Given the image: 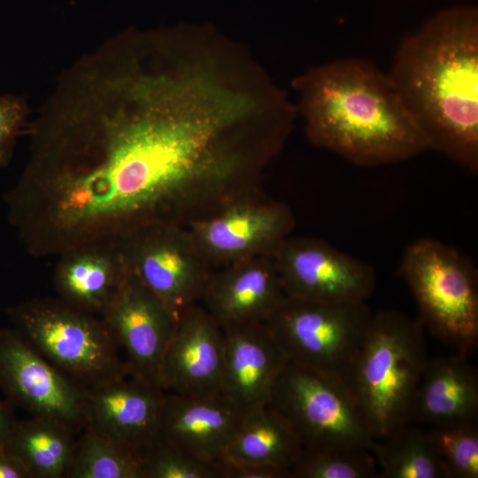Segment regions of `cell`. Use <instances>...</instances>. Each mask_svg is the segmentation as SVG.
I'll use <instances>...</instances> for the list:
<instances>
[{
	"instance_id": "obj_8",
	"label": "cell",
	"mask_w": 478,
	"mask_h": 478,
	"mask_svg": "<svg viewBox=\"0 0 478 478\" xmlns=\"http://www.w3.org/2000/svg\"><path fill=\"white\" fill-rule=\"evenodd\" d=\"M372 314L366 301L324 303L285 297L266 325L289 362L347 383Z\"/></svg>"
},
{
	"instance_id": "obj_12",
	"label": "cell",
	"mask_w": 478,
	"mask_h": 478,
	"mask_svg": "<svg viewBox=\"0 0 478 478\" xmlns=\"http://www.w3.org/2000/svg\"><path fill=\"white\" fill-rule=\"evenodd\" d=\"M0 388L33 417L58 421L73 433L86 427L85 389L35 351L13 328L0 329Z\"/></svg>"
},
{
	"instance_id": "obj_25",
	"label": "cell",
	"mask_w": 478,
	"mask_h": 478,
	"mask_svg": "<svg viewBox=\"0 0 478 478\" xmlns=\"http://www.w3.org/2000/svg\"><path fill=\"white\" fill-rule=\"evenodd\" d=\"M292 478H378L375 458L358 446L303 449L291 467Z\"/></svg>"
},
{
	"instance_id": "obj_16",
	"label": "cell",
	"mask_w": 478,
	"mask_h": 478,
	"mask_svg": "<svg viewBox=\"0 0 478 478\" xmlns=\"http://www.w3.org/2000/svg\"><path fill=\"white\" fill-rule=\"evenodd\" d=\"M274 255L214 269L200 305L221 327L266 323L285 298Z\"/></svg>"
},
{
	"instance_id": "obj_21",
	"label": "cell",
	"mask_w": 478,
	"mask_h": 478,
	"mask_svg": "<svg viewBox=\"0 0 478 478\" xmlns=\"http://www.w3.org/2000/svg\"><path fill=\"white\" fill-rule=\"evenodd\" d=\"M302 450L289 424L266 405L243 413L223 459L291 470Z\"/></svg>"
},
{
	"instance_id": "obj_10",
	"label": "cell",
	"mask_w": 478,
	"mask_h": 478,
	"mask_svg": "<svg viewBox=\"0 0 478 478\" xmlns=\"http://www.w3.org/2000/svg\"><path fill=\"white\" fill-rule=\"evenodd\" d=\"M120 244L132 272L177 319L200 304L214 269L183 225L150 226Z\"/></svg>"
},
{
	"instance_id": "obj_29",
	"label": "cell",
	"mask_w": 478,
	"mask_h": 478,
	"mask_svg": "<svg viewBox=\"0 0 478 478\" xmlns=\"http://www.w3.org/2000/svg\"><path fill=\"white\" fill-rule=\"evenodd\" d=\"M222 478H292L291 470L266 464L221 460Z\"/></svg>"
},
{
	"instance_id": "obj_28",
	"label": "cell",
	"mask_w": 478,
	"mask_h": 478,
	"mask_svg": "<svg viewBox=\"0 0 478 478\" xmlns=\"http://www.w3.org/2000/svg\"><path fill=\"white\" fill-rule=\"evenodd\" d=\"M28 109L15 95H0V167L10 159L16 137L22 131Z\"/></svg>"
},
{
	"instance_id": "obj_14",
	"label": "cell",
	"mask_w": 478,
	"mask_h": 478,
	"mask_svg": "<svg viewBox=\"0 0 478 478\" xmlns=\"http://www.w3.org/2000/svg\"><path fill=\"white\" fill-rule=\"evenodd\" d=\"M223 328L202 305L185 311L164 353L159 388L190 397L220 395L224 364Z\"/></svg>"
},
{
	"instance_id": "obj_23",
	"label": "cell",
	"mask_w": 478,
	"mask_h": 478,
	"mask_svg": "<svg viewBox=\"0 0 478 478\" xmlns=\"http://www.w3.org/2000/svg\"><path fill=\"white\" fill-rule=\"evenodd\" d=\"M381 467V478H448L427 431L401 426L370 449Z\"/></svg>"
},
{
	"instance_id": "obj_7",
	"label": "cell",
	"mask_w": 478,
	"mask_h": 478,
	"mask_svg": "<svg viewBox=\"0 0 478 478\" xmlns=\"http://www.w3.org/2000/svg\"><path fill=\"white\" fill-rule=\"evenodd\" d=\"M267 405L285 419L305 450H370L375 440L345 382L289 361L277 377Z\"/></svg>"
},
{
	"instance_id": "obj_17",
	"label": "cell",
	"mask_w": 478,
	"mask_h": 478,
	"mask_svg": "<svg viewBox=\"0 0 478 478\" xmlns=\"http://www.w3.org/2000/svg\"><path fill=\"white\" fill-rule=\"evenodd\" d=\"M225 337L221 393L243 413L268 404L289 361L266 323L222 328Z\"/></svg>"
},
{
	"instance_id": "obj_15",
	"label": "cell",
	"mask_w": 478,
	"mask_h": 478,
	"mask_svg": "<svg viewBox=\"0 0 478 478\" xmlns=\"http://www.w3.org/2000/svg\"><path fill=\"white\" fill-rule=\"evenodd\" d=\"M164 396L159 387L129 374L85 389L86 426L126 446L137 459L158 430Z\"/></svg>"
},
{
	"instance_id": "obj_2",
	"label": "cell",
	"mask_w": 478,
	"mask_h": 478,
	"mask_svg": "<svg viewBox=\"0 0 478 478\" xmlns=\"http://www.w3.org/2000/svg\"><path fill=\"white\" fill-rule=\"evenodd\" d=\"M387 75L431 150L477 173V8L434 14L402 40Z\"/></svg>"
},
{
	"instance_id": "obj_3",
	"label": "cell",
	"mask_w": 478,
	"mask_h": 478,
	"mask_svg": "<svg viewBox=\"0 0 478 478\" xmlns=\"http://www.w3.org/2000/svg\"><path fill=\"white\" fill-rule=\"evenodd\" d=\"M291 85L310 142L353 165L393 164L431 150L387 73L367 60L311 67Z\"/></svg>"
},
{
	"instance_id": "obj_24",
	"label": "cell",
	"mask_w": 478,
	"mask_h": 478,
	"mask_svg": "<svg viewBox=\"0 0 478 478\" xmlns=\"http://www.w3.org/2000/svg\"><path fill=\"white\" fill-rule=\"evenodd\" d=\"M66 478H140L139 463L128 448L86 426L75 440Z\"/></svg>"
},
{
	"instance_id": "obj_1",
	"label": "cell",
	"mask_w": 478,
	"mask_h": 478,
	"mask_svg": "<svg viewBox=\"0 0 478 478\" xmlns=\"http://www.w3.org/2000/svg\"><path fill=\"white\" fill-rule=\"evenodd\" d=\"M49 97L69 195L120 235L183 225L252 176L246 96L200 28L121 32L66 68Z\"/></svg>"
},
{
	"instance_id": "obj_22",
	"label": "cell",
	"mask_w": 478,
	"mask_h": 478,
	"mask_svg": "<svg viewBox=\"0 0 478 478\" xmlns=\"http://www.w3.org/2000/svg\"><path fill=\"white\" fill-rule=\"evenodd\" d=\"M75 433L45 418L16 420L4 449L26 467L31 478H66Z\"/></svg>"
},
{
	"instance_id": "obj_31",
	"label": "cell",
	"mask_w": 478,
	"mask_h": 478,
	"mask_svg": "<svg viewBox=\"0 0 478 478\" xmlns=\"http://www.w3.org/2000/svg\"><path fill=\"white\" fill-rule=\"evenodd\" d=\"M16 420L10 406L0 400V449L4 448Z\"/></svg>"
},
{
	"instance_id": "obj_9",
	"label": "cell",
	"mask_w": 478,
	"mask_h": 478,
	"mask_svg": "<svg viewBox=\"0 0 478 478\" xmlns=\"http://www.w3.org/2000/svg\"><path fill=\"white\" fill-rule=\"evenodd\" d=\"M213 269L274 255L296 226L290 207L256 187L227 197L183 225Z\"/></svg>"
},
{
	"instance_id": "obj_11",
	"label": "cell",
	"mask_w": 478,
	"mask_h": 478,
	"mask_svg": "<svg viewBox=\"0 0 478 478\" xmlns=\"http://www.w3.org/2000/svg\"><path fill=\"white\" fill-rule=\"evenodd\" d=\"M274 257L289 297L360 302L366 301L375 289L372 265L320 239L289 236Z\"/></svg>"
},
{
	"instance_id": "obj_30",
	"label": "cell",
	"mask_w": 478,
	"mask_h": 478,
	"mask_svg": "<svg viewBox=\"0 0 478 478\" xmlns=\"http://www.w3.org/2000/svg\"><path fill=\"white\" fill-rule=\"evenodd\" d=\"M0 478H31L21 462L4 448L0 449Z\"/></svg>"
},
{
	"instance_id": "obj_5",
	"label": "cell",
	"mask_w": 478,
	"mask_h": 478,
	"mask_svg": "<svg viewBox=\"0 0 478 478\" xmlns=\"http://www.w3.org/2000/svg\"><path fill=\"white\" fill-rule=\"evenodd\" d=\"M6 312L13 329L42 357L83 389L129 374L106 320L61 298H33Z\"/></svg>"
},
{
	"instance_id": "obj_19",
	"label": "cell",
	"mask_w": 478,
	"mask_h": 478,
	"mask_svg": "<svg viewBox=\"0 0 478 478\" xmlns=\"http://www.w3.org/2000/svg\"><path fill=\"white\" fill-rule=\"evenodd\" d=\"M58 258L53 281L59 298L102 316L129 271L120 244L85 246Z\"/></svg>"
},
{
	"instance_id": "obj_26",
	"label": "cell",
	"mask_w": 478,
	"mask_h": 478,
	"mask_svg": "<svg viewBox=\"0 0 478 478\" xmlns=\"http://www.w3.org/2000/svg\"><path fill=\"white\" fill-rule=\"evenodd\" d=\"M140 478H222L221 461L201 459L158 430L137 457Z\"/></svg>"
},
{
	"instance_id": "obj_20",
	"label": "cell",
	"mask_w": 478,
	"mask_h": 478,
	"mask_svg": "<svg viewBox=\"0 0 478 478\" xmlns=\"http://www.w3.org/2000/svg\"><path fill=\"white\" fill-rule=\"evenodd\" d=\"M456 352L428 359L411 413V421L431 427L477 421L478 373Z\"/></svg>"
},
{
	"instance_id": "obj_13",
	"label": "cell",
	"mask_w": 478,
	"mask_h": 478,
	"mask_svg": "<svg viewBox=\"0 0 478 478\" xmlns=\"http://www.w3.org/2000/svg\"><path fill=\"white\" fill-rule=\"evenodd\" d=\"M102 317L125 351L129 375L159 387L162 358L178 319L130 267Z\"/></svg>"
},
{
	"instance_id": "obj_27",
	"label": "cell",
	"mask_w": 478,
	"mask_h": 478,
	"mask_svg": "<svg viewBox=\"0 0 478 478\" xmlns=\"http://www.w3.org/2000/svg\"><path fill=\"white\" fill-rule=\"evenodd\" d=\"M448 478H478V424L433 426L427 431Z\"/></svg>"
},
{
	"instance_id": "obj_18",
	"label": "cell",
	"mask_w": 478,
	"mask_h": 478,
	"mask_svg": "<svg viewBox=\"0 0 478 478\" xmlns=\"http://www.w3.org/2000/svg\"><path fill=\"white\" fill-rule=\"evenodd\" d=\"M243 416L223 394L190 397L165 392L158 432L201 459L220 462Z\"/></svg>"
},
{
	"instance_id": "obj_4",
	"label": "cell",
	"mask_w": 478,
	"mask_h": 478,
	"mask_svg": "<svg viewBox=\"0 0 478 478\" xmlns=\"http://www.w3.org/2000/svg\"><path fill=\"white\" fill-rule=\"evenodd\" d=\"M425 328L393 310L372 314L347 384L375 440L408 425L426 367Z\"/></svg>"
},
{
	"instance_id": "obj_6",
	"label": "cell",
	"mask_w": 478,
	"mask_h": 478,
	"mask_svg": "<svg viewBox=\"0 0 478 478\" xmlns=\"http://www.w3.org/2000/svg\"><path fill=\"white\" fill-rule=\"evenodd\" d=\"M399 273L419 308V320L438 340L468 354L478 343V273L456 247L418 239L402 254Z\"/></svg>"
}]
</instances>
